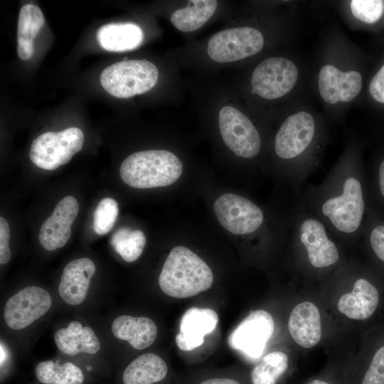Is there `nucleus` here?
<instances>
[{"label": "nucleus", "instance_id": "obj_1", "mask_svg": "<svg viewBox=\"0 0 384 384\" xmlns=\"http://www.w3.org/2000/svg\"><path fill=\"white\" fill-rule=\"evenodd\" d=\"M359 168L353 161L336 166L318 185H310L295 197L318 217L340 241H353L361 232L366 201Z\"/></svg>", "mask_w": 384, "mask_h": 384}, {"label": "nucleus", "instance_id": "obj_2", "mask_svg": "<svg viewBox=\"0 0 384 384\" xmlns=\"http://www.w3.org/2000/svg\"><path fill=\"white\" fill-rule=\"evenodd\" d=\"M293 201L287 220L294 245L304 252L311 267L320 270L335 265L341 256L336 239L318 217L297 200Z\"/></svg>", "mask_w": 384, "mask_h": 384}, {"label": "nucleus", "instance_id": "obj_3", "mask_svg": "<svg viewBox=\"0 0 384 384\" xmlns=\"http://www.w3.org/2000/svg\"><path fill=\"white\" fill-rule=\"evenodd\" d=\"M213 274L210 267L189 248L177 245L167 256L159 277V285L166 295L184 299L210 288Z\"/></svg>", "mask_w": 384, "mask_h": 384}, {"label": "nucleus", "instance_id": "obj_4", "mask_svg": "<svg viewBox=\"0 0 384 384\" xmlns=\"http://www.w3.org/2000/svg\"><path fill=\"white\" fill-rule=\"evenodd\" d=\"M183 164L172 152L146 150L132 154L121 164L119 175L124 183L134 188L164 187L181 176Z\"/></svg>", "mask_w": 384, "mask_h": 384}, {"label": "nucleus", "instance_id": "obj_5", "mask_svg": "<svg viewBox=\"0 0 384 384\" xmlns=\"http://www.w3.org/2000/svg\"><path fill=\"white\" fill-rule=\"evenodd\" d=\"M316 134L313 117L301 111L288 117L282 124L274 139V151L277 156L288 163H292L289 186L293 197L302 191L299 182L298 161L311 145Z\"/></svg>", "mask_w": 384, "mask_h": 384}, {"label": "nucleus", "instance_id": "obj_6", "mask_svg": "<svg viewBox=\"0 0 384 384\" xmlns=\"http://www.w3.org/2000/svg\"><path fill=\"white\" fill-rule=\"evenodd\" d=\"M156 65L146 60L117 62L102 72L100 81L111 95L128 98L151 90L158 80Z\"/></svg>", "mask_w": 384, "mask_h": 384}, {"label": "nucleus", "instance_id": "obj_7", "mask_svg": "<svg viewBox=\"0 0 384 384\" xmlns=\"http://www.w3.org/2000/svg\"><path fill=\"white\" fill-rule=\"evenodd\" d=\"M84 142V134L78 127L60 132H46L37 137L29 151L31 161L45 170H55L68 164L79 152Z\"/></svg>", "mask_w": 384, "mask_h": 384}, {"label": "nucleus", "instance_id": "obj_8", "mask_svg": "<svg viewBox=\"0 0 384 384\" xmlns=\"http://www.w3.org/2000/svg\"><path fill=\"white\" fill-rule=\"evenodd\" d=\"M220 225L230 233L249 235L260 230L265 222L262 209L250 199L232 193L220 196L213 204Z\"/></svg>", "mask_w": 384, "mask_h": 384}, {"label": "nucleus", "instance_id": "obj_9", "mask_svg": "<svg viewBox=\"0 0 384 384\" xmlns=\"http://www.w3.org/2000/svg\"><path fill=\"white\" fill-rule=\"evenodd\" d=\"M264 45L262 33L252 27H238L218 32L209 40L208 53L218 63H229L253 55Z\"/></svg>", "mask_w": 384, "mask_h": 384}, {"label": "nucleus", "instance_id": "obj_10", "mask_svg": "<svg viewBox=\"0 0 384 384\" xmlns=\"http://www.w3.org/2000/svg\"><path fill=\"white\" fill-rule=\"evenodd\" d=\"M219 128L225 145L237 156H256L261 148L260 134L252 122L240 111L225 106L219 112Z\"/></svg>", "mask_w": 384, "mask_h": 384}, {"label": "nucleus", "instance_id": "obj_11", "mask_svg": "<svg viewBox=\"0 0 384 384\" xmlns=\"http://www.w3.org/2000/svg\"><path fill=\"white\" fill-rule=\"evenodd\" d=\"M297 78L298 70L291 60L281 57L269 58L254 70L251 92L267 100L279 98L294 87Z\"/></svg>", "mask_w": 384, "mask_h": 384}, {"label": "nucleus", "instance_id": "obj_12", "mask_svg": "<svg viewBox=\"0 0 384 384\" xmlns=\"http://www.w3.org/2000/svg\"><path fill=\"white\" fill-rule=\"evenodd\" d=\"M274 322L271 314L262 309L252 311L231 332L228 346L250 359L260 358L272 336Z\"/></svg>", "mask_w": 384, "mask_h": 384}, {"label": "nucleus", "instance_id": "obj_13", "mask_svg": "<svg viewBox=\"0 0 384 384\" xmlns=\"http://www.w3.org/2000/svg\"><path fill=\"white\" fill-rule=\"evenodd\" d=\"M51 305V297L46 289L26 287L7 300L4 312L5 322L12 329H23L43 316Z\"/></svg>", "mask_w": 384, "mask_h": 384}, {"label": "nucleus", "instance_id": "obj_14", "mask_svg": "<svg viewBox=\"0 0 384 384\" xmlns=\"http://www.w3.org/2000/svg\"><path fill=\"white\" fill-rule=\"evenodd\" d=\"M78 211L79 204L73 196L64 197L58 203L51 215L40 228L38 240L43 248L53 251L67 243Z\"/></svg>", "mask_w": 384, "mask_h": 384}, {"label": "nucleus", "instance_id": "obj_15", "mask_svg": "<svg viewBox=\"0 0 384 384\" xmlns=\"http://www.w3.org/2000/svg\"><path fill=\"white\" fill-rule=\"evenodd\" d=\"M318 86L320 95L326 102H347L360 92L362 77L358 71L342 72L333 65H326L320 70Z\"/></svg>", "mask_w": 384, "mask_h": 384}, {"label": "nucleus", "instance_id": "obj_16", "mask_svg": "<svg viewBox=\"0 0 384 384\" xmlns=\"http://www.w3.org/2000/svg\"><path fill=\"white\" fill-rule=\"evenodd\" d=\"M218 323L217 313L208 308L191 307L181 316L179 333L175 341L178 348L190 351L204 343V337L213 331Z\"/></svg>", "mask_w": 384, "mask_h": 384}, {"label": "nucleus", "instance_id": "obj_17", "mask_svg": "<svg viewBox=\"0 0 384 384\" xmlns=\"http://www.w3.org/2000/svg\"><path fill=\"white\" fill-rule=\"evenodd\" d=\"M95 272V265L89 258H79L68 263L58 285V293L62 299L73 306L82 303Z\"/></svg>", "mask_w": 384, "mask_h": 384}, {"label": "nucleus", "instance_id": "obj_18", "mask_svg": "<svg viewBox=\"0 0 384 384\" xmlns=\"http://www.w3.org/2000/svg\"><path fill=\"white\" fill-rule=\"evenodd\" d=\"M288 328L293 340L306 348L316 346L321 337V322L318 307L312 302H303L292 309Z\"/></svg>", "mask_w": 384, "mask_h": 384}, {"label": "nucleus", "instance_id": "obj_19", "mask_svg": "<svg viewBox=\"0 0 384 384\" xmlns=\"http://www.w3.org/2000/svg\"><path fill=\"white\" fill-rule=\"evenodd\" d=\"M379 302L377 288L367 279L358 278L351 292L342 295L338 302L339 311L356 320L369 318Z\"/></svg>", "mask_w": 384, "mask_h": 384}, {"label": "nucleus", "instance_id": "obj_20", "mask_svg": "<svg viewBox=\"0 0 384 384\" xmlns=\"http://www.w3.org/2000/svg\"><path fill=\"white\" fill-rule=\"evenodd\" d=\"M111 329L115 337L128 341L137 350L150 346L157 335L155 323L148 317L119 316L112 322Z\"/></svg>", "mask_w": 384, "mask_h": 384}, {"label": "nucleus", "instance_id": "obj_21", "mask_svg": "<svg viewBox=\"0 0 384 384\" xmlns=\"http://www.w3.org/2000/svg\"><path fill=\"white\" fill-rule=\"evenodd\" d=\"M58 348L63 353L75 356L80 352L95 354L100 349V344L93 330L82 327L78 321H71L67 328L58 329L54 335Z\"/></svg>", "mask_w": 384, "mask_h": 384}, {"label": "nucleus", "instance_id": "obj_22", "mask_svg": "<svg viewBox=\"0 0 384 384\" xmlns=\"http://www.w3.org/2000/svg\"><path fill=\"white\" fill-rule=\"evenodd\" d=\"M100 46L112 52L137 48L143 41L142 28L132 23H110L101 26L97 33Z\"/></svg>", "mask_w": 384, "mask_h": 384}, {"label": "nucleus", "instance_id": "obj_23", "mask_svg": "<svg viewBox=\"0 0 384 384\" xmlns=\"http://www.w3.org/2000/svg\"><path fill=\"white\" fill-rule=\"evenodd\" d=\"M45 23L41 9L26 4L19 11L17 26V54L23 60H29L33 53V41Z\"/></svg>", "mask_w": 384, "mask_h": 384}, {"label": "nucleus", "instance_id": "obj_24", "mask_svg": "<svg viewBox=\"0 0 384 384\" xmlns=\"http://www.w3.org/2000/svg\"><path fill=\"white\" fill-rule=\"evenodd\" d=\"M168 368L165 361L152 353L142 354L125 368L124 384H154L165 378Z\"/></svg>", "mask_w": 384, "mask_h": 384}, {"label": "nucleus", "instance_id": "obj_25", "mask_svg": "<svg viewBox=\"0 0 384 384\" xmlns=\"http://www.w3.org/2000/svg\"><path fill=\"white\" fill-rule=\"evenodd\" d=\"M217 6L218 1L215 0L188 1L186 7L179 9L171 14V21L181 31H196L210 18Z\"/></svg>", "mask_w": 384, "mask_h": 384}, {"label": "nucleus", "instance_id": "obj_26", "mask_svg": "<svg viewBox=\"0 0 384 384\" xmlns=\"http://www.w3.org/2000/svg\"><path fill=\"white\" fill-rule=\"evenodd\" d=\"M36 375L43 384H82L84 381L82 370L70 362L42 361L36 366Z\"/></svg>", "mask_w": 384, "mask_h": 384}, {"label": "nucleus", "instance_id": "obj_27", "mask_svg": "<svg viewBox=\"0 0 384 384\" xmlns=\"http://www.w3.org/2000/svg\"><path fill=\"white\" fill-rule=\"evenodd\" d=\"M146 239L140 230L120 227L113 234L110 243L116 252L127 262L136 261L142 254Z\"/></svg>", "mask_w": 384, "mask_h": 384}, {"label": "nucleus", "instance_id": "obj_28", "mask_svg": "<svg viewBox=\"0 0 384 384\" xmlns=\"http://www.w3.org/2000/svg\"><path fill=\"white\" fill-rule=\"evenodd\" d=\"M288 356L277 351L267 353L251 372L252 384H277L288 368Z\"/></svg>", "mask_w": 384, "mask_h": 384}, {"label": "nucleus", "instance_id": "obj_29", "mask_svg": "<svg viewBox=\"0 0 384 384\" xmlns=\"http://www.w3.org/2000/svg\"><path fill=\"white\" fill-rule=\"evenodd\" d=\"M118 213V205L114 199L112 198H102L94 212V231L100 235L108 233L117 220Z\"/></svg>", "mask_w": 384, "mask_h": 384}, {"label": "nucleus", "instance_id": "obj_30", "mask_svg": "<svg viewBox=\"0 0 384 384\" xmlns=\"http://www.w3.org/2000/svg\"><path fill=\"white\" fill-rule=\"evenodd\" d=\"M353 15L366 23L377 22L384 12V1L381 0H353L351 1Z\"/></svg>", "mask_w": 384, "mask_h": 384}, {"label": "nucleus", "instance_id": "obj_31", "mask_svg": "<svg viewBox=\"0 0 384 384\" xmlns=\"http://www.w3.org/2000/svg\"><path fill=\"white\" fill-rule=\"evenodd\" d=\"M362 384H384V346L373 356Z\"/></svg>", "mask_w": 384, "mask_h": 384}, {"label": "nucleus", "instance_id": "obj_32", "mask_svg": "<svg viewBox=\"0 0 384 384\" xmlns=\"http://www.w3.org/2000/svg\"><path fill=\"white\" fill-rule=\"evenodd\" d=\"M368 231L369 245L375 256L384 262V225H375Z\"/></svg>", "mask_w": 384, "mask_h": 384}, {"label": "nucleus", "instance_id": "obj_33", "mask_svg": "<svg viewBox=\"0 0 384 384\" xmlns=\"http://www.w3.org/2000/svg\"><path fill=\"white\" fill-rule=\"evenodd\" d=\"M10 228L7 220L0 217V264L5 265L11 259L9 248Z\"/></svg>", "mask_w": 384, "mask_h": 384}, {"label": "nucleus", "instance_id": "obj_34", "mask_svg": "<svg viewBox=\"0 0 384 384\" xmlns=\"http://www.w3.org/2000/svg\"><path fill=\"white\" fill-rule=\"evenodd\" d=\"M369 90L374 100L384 103V65L371 80Z\"/></svg>", "mask_w": 384, "mask_h": 384}, {"label": "nucleus", "instance_id": "obj_35", "mask_svg": "<svg viewBox=\"0 0 384 384\" xmlns=\"http://www.w3.org/2000/svg\"><path fill=\"white\" fill-rule=\"evenodd\" d=\"M378 186L379 193L384 198V159L381 161L378 171Z\"/></svg>", "mask_w": 384, "mask_h": 384}, {"label": "nucleus", "instance_id": "obj_36", "mask_svg": "<svg viewBox=\"0 0 384 384\" xmlns=\"http://www.w3.org/2000/svg\"><path fill=\"white\" fill-rule=\"evenodd\" d=\"M199 384H240L235 380L225 378H210L202 381Z\"/></svg>", "mask_w": 384, "mask_h": 384}, {"label": "nucleus", "instance_id": "obj_37", "mask_svg": "<svg viewBox=\"0 0 384 384\" xmlns=\"http://www.w3.org/2000/svg\"><path fill=\"white\" fill-rule=\"evenodd\" d=\"M306 384H329V383L321 380H314L309 382Z\"/></svg>", "mask_w": 384, "mask_h": 384}]
</instances>
